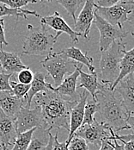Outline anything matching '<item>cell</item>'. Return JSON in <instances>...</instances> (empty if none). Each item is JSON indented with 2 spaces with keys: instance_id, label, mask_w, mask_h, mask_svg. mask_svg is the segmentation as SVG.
I'll return each instance as SVG.
<instances>
[{
  "instance_id": "cell-1",
  "label": "cell",
  "mask_w": 134,
  "mask_h": 150,
  "mask_svg": "<svg viewBox=\"0 0 134 150\" xmlns=\"http://www.w3.org/2000/svg\"><path fill=\"white\" fill-rule=\"evenodd\" d=\"M34 101L41 109L46 129H65L69 132L71 112L77 101H71L51 90L38 93Z\"/></svg>"
},
{
  "instance_id": "cell-2",
  "label": "cell",
  "mask_w": 134,
  "mask_h": 150,
  "mask_svg": "<svg viewBox=\"0 0 134 150\" xmlns=\"http://www.w3.org/2000/svg\"><path fill=\"white\" fill-rule=\"evenodd\" d=\"M100 122H102L114 133L130 129L126 123L129 113L126 110L120 98L111 89V85L100 83L95 98Z\"/></svg>"
},
{
  "instance_id": "cell-3",
  "label": "cell",
  "mask_w": 134,
  "mask_h": 150,
  "mask_svg": "<svg viewBox=\"0 0 134 150\" xmlns=\"http://www.w3.org/2000/svg\"><path fill=\"white\" fill-rule=\"evenodd\" d=\"M27 29L28 32L22 46V54L47 56L53 53L60 34L52 35L43 23L38 27L29 24Z\"/></svg>"
},
{
  "instance_id": "cell-4",
  "label": "cell",
  "mask_w": 134,
  "mask_h": 150,
  "mask_svg": "<svg viewBox=\"0 0 134 150\" xmlns=\"http://www.w3.org/2000/svg\"><path fill=\"white\" fill-rule=\"evenodd\" d=\"M126 46L121 41L114 42L106 51L102 52L100 70L102 83L111 86L117 79L120 70V62L125 54Z\"/></svg>"
},
{
  "instance_id": "cell-5",
  "label": "cell",
  "mask_w": 134,
  "mask_h": 150,
  "mask_svg": "<svg viewBox=\"0 0 134 150\" xmlns=\"http://www.w3.org/2000/svg\"><path fill=\"white\" fill-rule=\"evenodd\" d=\"M41 65L53 79L54 87H58L67 75L74 72L78 64L56 52L47 55L41 61Z\"/></svg>"
},
{
  "instance_id": "cell-6",
  "label": "cell",
  "mask_w": 134,
  "mask_h": 150,
  "mask_svg": "<svg viewBox=\"0 0 134 150\" xmlns=\"http://www.w3.org/2000/svg\"><path fill=\"white\" fill-rule=\"evenodd\" d=\"M95 12L110 24L124 29L134 13V0H123L111 7H100L95 4Z\"/></svg>"
},
{
  "instance_id": "cell-7",
  "label": "cell",
  "mask_w": 134,
  "mask_h": 150,
  "mask_svg": "<svg viewBox=\"0 0 134 150\" xmlns=\"http://www.w3.org/2000/svg\"><path fill=\"white\" fill-rule=\"evenodd\" d=\"M94 16L95 19L93 23L95 24L96 28L100 32L99 49L101 52L108 49L114 42L123 40L130 33L124 29H119V27L110 24L95 12L94 13Z\"/></svg>"
},
{
  "instance_id": "cell-8",
  "label": "cell",
  "mask_w": 134,
  "mask_h": 150,
  "mask_svg": "<svg viewBox=\"0 0 134 150\" xmlns=\"http://www.w3.org/2000/svg\"><path fill=\"white\" fill-rule=\"evenodd\" d=\"M107 125L102 122L98 121L95 118L93 123L89 125L81 126L76 132L74 136H78L83 138L88 144L93 145L95 148L101 146L102 142L105 139H108L111 135L110 129Z\"/></svg>"
},
{
  "instance_id": "cell-9",
  "label": "cell",
  "mask_w": 134,
  "mask_h": 150,
  "mask_svg": "<svg viewBox=\"0 0 134 150\" xmlns=\"http://www.w3.org/2000/svg\"><path fill=\"white\" fill-rule=\"evenodd\" d=\"M14 120L17 135L34 128H43L46 129L41 109L37 105L34 109L22 107L17 113Z\"/></svg>"
},
{
  "instance_id": "cell-10",
  "label": "cell",
  "mask_w": 134,
  "mask_h": 150,
  "mask_svg": "<svg viewBox=\"0 0 134 150\" xmlns=\"http://www.w3.org/2000/svg\"><path fill=\"white\" fill-rule=\"evenodd\" d=\"M95 2L94 0H85V4L77 16L75 23V32L78 33L84 39L89 40V31L95 19Z\"/></svg>"
},
{
  "instance_id": "cell-11",
  "label": "cell",
  "mask_w": 134,
  "mask_h": 150,
  "mask_svg": "<svg viewBox=\"0 0 134 150\" xmlns=\"http://www.w3.org/2000/svg\"><path fill=\"white\" fill-rule=\"evenodd\" d=\"M114 91L119 95L126 110L130 115H134V75H127L118 83Z\"/></svg>"
},
{
  "instance_id": "cell-12",
  "label": "cell",
  "mask_w": 134,
  "mask_h": 150,
  "mask_svg": "<svg viewBox=\"0 0 134 150\" xmlns=\"http://www.w3.org/2000/svg\"><path fill=\"white\" fill-rule=\"evenodd\" d=\"M89 92L87 91H84L79 94V99L76 103V105L72 110L71 117H70V130L69 135L67 140L65 141V143L69 145L72 139L74 137L75 132L82 126L83 116H84V109L87 103L88 98H89Z\"/></svg>"
},
{
  "instance_id": "cell-13",
  "label": "cell",
  "mask_w": 134,
  "mask_h": 150,
  "mask_svg": "<svg viewBox=\"0 0 134 150\" xmlns=\"http://www.w3.org/2000/svg\"><path fill=\"white\" fill-rule=\"evenodd\" d=\"M78 77H79V66L77 65L74 72L71 74L67 75L58 87H54L51 85L49 86V90L60 94V96L66 98L71 101L76 102L79 99V95H77L76 93Z\"/></svg>"
},
{
  "instance_id": "cell-14",
  "label": "cell",
  "mask_w": 134,
  "mask_h": 150,
  "mask_svg": "<svg viewBox=\"0 0 134 150\" xmlns=\"http://www.w3.org/2000/svg\"><path fill=\"white\" fill-rule=\"evenodd\" d=\"M16 135L15 120L0 109V148L9 150V148L13 147Z\"/></svg>"
},
{
  "instance_id": "cell-15",
  "label": "cell",
  "mask_w": 134,
  "mask_h": 150,
  "mask_svg": "<svg viewBox=\"0 0 134 150\" xmlns=\"http://www.w3.org/2000/svg\"><path fill=\"white\" fill-rule=\"evenodd\" d=\"M41 23H43L46 26H48L51 29L54 30L57 32V34L60 35H61L62 33L67 34L70 36L71 40L75 43L78 42V37L81 36L78 33L75 32L68 25V23L65 21L62 16L57 11L54 12L53 15L41 17Z\"/></svg>"
},
{
  "instance_id": "cell-16",
  "label": "cell",
  "mask_w": 134,
  "mask_h": 150,
  "mask_svg": "<svg viewBox=\"0 0 134 150\" xmlns=\"http://www.w3.org/2000/svg\"><path fill=\"white\" fill-rule=\"evenodd\" d=\"M24 105L26 108V101L16 98L11 91H0V109L8 117L15 119Z\"/></svg>"
},
{
  "instance_id": "cell-17",
  "label": "cell",
  "mask_w": 134,
  "mask_h": 150,
  "mask_svg": "<svg viewBox=\"0 0 134 150\" xmlns=\"http://www.w3.org/2000/svg\"><path fill=\"white\" fill-rule=\"evenodd\" d=\"M0 67H2V73L11 75L28 67L22 63L19 54L6 52L2 48H0Z\"/></svg>"
},
{
  "instance_id": "cell-18",
  "label": "cell",
  "mask_w": 134,
  "mask_h": 150,
  "mask_svg": "<svg viewBox=\"0 0 134 150\" xmlns=\"http://www.w3.org/2000/svg\"><path fill=\"white\" fill-rule=\"evenodd\" d=\"M50 86H51V84L46 82V74H45L41 73V72H37L36 74H34V79H33L32 83L30 84L29 91V92L27 94V98H26V103H27L26 108L30 109L31 105H32V101H33L34 98L35 97V95H37L38 93L48 91Z\"/></svg>"
},
{
  "instance_id": "cell-19",
  "label": "cell",
  "mask_w": 134,
  "mask_h": 150,
  "mask_svg": "<svg viewBox=\"0 0 134 150\" xmlns=\"http://www.w3.org/2000/svg\"><path fill=\"white\" fill-rule=\"evenodd\" d=\"M60 54L65 55V57L74 60L76 63H79L83 66H86L91 73H94L95 68L92 65L93 62V58L88 56L87 53H83L81 49L75 47H71L65 48L63 50L60 51Z\"/></svg>"
},
{
  "instance_id": "cell-20",
  "label": "cell",
  "mask_w": 134,
  "mask_h": 150,
  "mask_svg": "<svg viewBox=\"0 0 134 150\" xmlns=\"http://www.w3.org/2000/svg\"><path fill=\"white\" fill-rule=\"evenodd\" d=\"M83 67V65L79 66L80 84L76 86V88H84L91 95V98L95 99L96 91L98 89L100 84V82L98 81L97 74L95 72L91 74H86L82 70Z\"/></svg>"
},
{
  "instance_id": "cell-21",
  "label": "cell",
  "mask_w": 134,
  "mask_h": 150,
  "mask_svg": "<svg viewBox=\"0 0 134 150\" xmlns=\"http://www.w3.org/2000/svg\"><path fill=\"white\" fill-rule=\"evenodd\" d=\"M134 73V47L129 51H126L122 60L120 62V70L119 74L115 80V82L111 86V89L114 91L117 86L118 83L121 79H123L127 75L132 74Z\"/></svg>"
},
{
  "instance_id": "cell-22",
  "label": "cell",
  "mask_w": 134,
  "mask_h": 150,
  "mask_svg": "<svg viewBox=\"0 0 134 150\" xmlns=\"http://www.w3.org/2000/svg\"><path fill=\"white\" fill-rule=\"evenodd\" d=\"M51 131L43 128H37L34 131L29 146L27 150H45L49 142V133Z\"/></svg>"
},
{
  "instance_id": "cell-23",
  "label": "cell",
  "mask_w": 134,
  "mask_h": 150,
  "mask_svg": "<svg viewBox=\"0 0 134 150\" xmlns=\"http://www.w3.org/2000/svg\"><path fill=\"white\" fill-rule=\"evenodd\" d=\"M29 16L41 17V16L34 11L24 10V9H12L0 3V17L1 16H15L16 18V23H17L19 18L23 17L25 19H28Z\"/></svg>"
},
{
  "instance_id": "cell-24",
  "label": "cell",
  "mask_w": 134,
  "mask_h": 150,
  "mask_svg": "<svg viewBox=\"0 0 134 150\" xmlns=\"http://www.w3.org/2000/svg\"><path fill=\"white\" fill-rule=\"evenodd\" d=\"M36 130V128L32 129L29 131L18 134L16 135V138L14 142V145L11 150H27L30 144V142L32 140L33 135L34 131Z\"/></svg>"
},
{
  "instance_id": "cell-25",
  "label": "cell",
  "mask_w": 134,
  "mask_h": 150,
  "mask_svg": "<svg viewBox=\"0 0 134 150\" xmlns=\"http://www.w3.org/2000/svg\"><path fill=\"white\" fill-rule=\"evenodd\" d=\"M54 1L57 4L62 5L66 10L67 13L73 18L74 23H76V12L79 11L81 5L83 4V0H54Z\"/></svg>"
},
{
  "instance_id": "cell-26",
  "label": "cell",
  "mask_w": 134,
  "mask_h": 150,
  "mask_svg": "<svg viewBox=\"0 0 134 150\" xmlns=\"http://www.w3.org/2000/svg\"><path fill=\"white\" fill-rule=\"evenodd\" d=\"M97 112V104L95 99L94 98H90L87 100V103L85 105V109H84V116H83V125H89L93 123V122L95 121V116Z\"/></svg>"
},
{
  "instance_id": "cell-27",
  "label": "cell",
  "mask_w": 134,
  "mask_h": 150,
  "mask_svg": "<svg viewBox=\"0 0 134 150\" xmlns=\"http://www.w3.org/2000/svg\"><path fill=\"white\" fill-rule=\"evenodd\" d=\"M10 85L11 87L12 94L16 98L26 101V98H27V94L29 91L30 85H23L19 82L17 83L15 81H10Z\"/></svg>"
},
{
  "instance_id": "cell-28",
  "label": "cell",
  "mask_w": 134,
  "mask_h": 150,
  "mask_svg": "<svg viewBox=\"0 0 134 150\" xmlns=\"http://www.w3.org/2000/svg\"><path fill=\"white\" fill-rule=\"evenodd\" d=\"M0 3L12 9H22L29 4L38 3V0H0Z\"/></svg>"
},
{
  "instance_id": "cell-29",
  "label": "cell",
  "mask_w": 134,
  "mask_h": 150,
  "mask_svg": "<svg viewBox=\"0 0 134 150\" xmlns=\"http://www.w3.org/2000/svg\"><path fill=\"white\" fill-rule=\"evenodd\" d=\"M69 150H89L88 143L81 137L74 136L68 145Z\"/></svg>"
},
{
  "instance_id": "cell-30",
  "label": "cell",
  "mask_w": 134,
  "mask_h": 150,
  "mask_svg": "<svg viewBox=\"0 0 134 150\" xmlns=\"http://www.w3.org/2000/svg\"><path fill=\"white\" fill-rule=\"evenodd\" d=\"M34 73L30 70V68L28 67L27 68L20 71L17 75V79L19 83L23 85H30L34 79Z\"/></svg>"
},
{
  "instance_id": "cell-31",
  "label": "cell",
  "mask_w": 134,
  "mask_h": 150,
  "mask_svg": "<svg viewBox=\"0 0 134 150\" xmlns=\"http://www.w3.org/2000/svg\"><path fill=\"white\" fill-rule=\"evenodd\" d=\"M11 76V74L0 73V91H11V87L10 85V79Z\"/></svg>"
},
{
  "instance_id": "cell-32",
  "label": "cell",
  "mask_w": 134,
  "mask_h": 150,
  "mask_svg": "<svg viewBox=\"0 0 134 150\" xmlns=\"http://www.w3.org/2000/svg\"><path fill=\"white\" fill-rule=\"evenodd\" d=\"M111 135L114 136V139L119 140L120 142H130V141H134V134H128V135H119L116 133L114 132V130L112 129H109Z\"/></svg>"
},
{
  "instance_id": "cell-33",
  "label": "cell",
  "mask_w": 134,
  "mask_h": 150,
  "mask_svg": "<svg viewBox=\"0 0 134 150\" xmlns=\"http://www.w3.org/2000/svg\"><path fill=\"white\" fill-rule=\"evenodd\" d=\"M53 150H69L68 145L65 142H60L58 140V134L53 136Z\"/></svg>"
},
{
  "instance_id": "cell-34",
  "label": "cell",
  "mask_w": 134,
  "mask_h": 150,
  "mask_svg": "<svg viewBox=\"0 0 134 150\" xmlns=\"http://www.w3.org/2000/svg\"><path fill=\"white\" fill-rule=\"evenodd\" d=\"M121 1H123V0H97L96 3H95V4L100 7H111Z\"/></svg>"
},
{
  "instance_id": "cell-35",
  "label": "cell",
  "mask_w": 134,
  "mask_h": 150,
  "mask_svg": "<svg viewBox=\"0 0 134 150\" xmlns=\"http://www.w3.org/2000/svg\"><path fill=\"white\" fill-rule=\"evenodd\" d=\"M0 44L3 45H9V42L5 39V33H4V18H0Z\"/></svg>"
},
{
  "instance_id": "cell-36",
  "label": "cell",
  "mask_w": 134,
  "mask_h": 150,
  "mask_svg": "<svg viewBox=\"0 0 134 150\" xmlns=\"http://www.w3.org/2000/svg\"><path fill=\"white\" fill-rule=\"evenodd\" d=\"M99 150H114V145L112 143V141L109 139H105L102 142Z\"/></svg>"
},
{
  "instance_id": "cell-37",
  "label": "cell",
  "mask_w": 134,
  "mask_h": 150,
  "mask_svg": "<svg viewBox=\"0 0 134 150\" xmlns=\"http://www.w3.org/2000/svg\"><path fill=\"white\" fill-rule=\"evenodd\" d=\"M123 142L124 150H134V141L130 142Z\"/></svg>"
},
{
  "instance_id": "cell-38",
  "label": "cell",
  "mask_w": 134,
  "mask_h": 150,
  "mask_svg": "<svg viewBox=\"0 0 134 150\" xmlns=\"http://www.w3.org/2000/svg\"><path fill=\"white\" fill-rule=\"evenodd\" d=\"M108 139H109V140H111V141H114V150H124V148H123V145H120V144H119V142H118V140L114 139L113 135H110Z\"/></svg>"
},
{
  "instance_id": "cell-39",
  "label": "cell",
  "mask_w": 134,
  "mask_h": 150,
  "mask_svg": "<svg viewBox=\"0 0 134 150\" xmlns=\"http://www.w3.org/2000/svg\"><path fill=\"white\" fill-rule=\"evenodd\" d=\"M126 123L129 126L130 129H133L134 132V115H128L127 120H126Z\"/></svg>"
},
{
  "instance_id": "cell-40",
  "label": "cell",
  "mask_w": 134,
  "mask_h": 150,
  "mask_svg": "<svg viewBox=\"0 0 134 150\" xmlns=\"http://www.w3.org/2000/svg\"><path fill=\"white\" fill-rule=\"evenodd\" d=\"M53 135L51 134V132L49 133V142L48 145L46 146L45 150H53Z\"/></svg>"
},
{
  "instance_id": "cell-41",
  "label": "cell",
  "mask_w": 134,
  "mask_h": 150,
  "mask_svg": "<svg viewBox=\"0 0 134 150\" xmlns=\"http://www.w3.org/2000/svg\"><path fill=\"white\" fill-rule=\"evenodd\" d=\"M128 23L131 24V26L133 27V30L130 32L133 35H134V13L133 15L131 16V17H130V19L128 20Z\"/></svg>"
},
{
  "instance_id": "cell-42",
  "label": "cell",
  "mask_w": 134,
  "mask_h": 150,
  "mask_svg": "<svg viewBox=\"0 0 134 150\" xmlns=\"http://www.w3.org/2000/svg\"><path fill=\"white\" fill-rule=\"evenodd\" d=\"M39 1H41V2H46V3H50V2H52L53 0H39Z\"/></svg>"
},
{
  "instance_id": "cell-43",
  "label": "cell",
  "mask_w": 134,
  "mask_h": 150,
  "mask_svg": "<svg viewBox=\"0 0 134 150\" xmlns=\"http://www.w3.org/2000/svg\"><path fill=\"white\" fill-rule=\"evenodd\" d=\"M0 150H6V149H1V148H0Z\"/></svg>"
}]
</instances>
